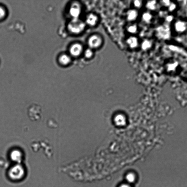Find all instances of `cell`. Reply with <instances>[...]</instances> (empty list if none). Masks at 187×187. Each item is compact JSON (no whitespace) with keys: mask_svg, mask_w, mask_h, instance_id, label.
<instances>
[{"mask_svg":"<svg viewBox=\"0 0 187 187\" xmlns=\"http://www.w3.org/2000/svg\"><path fill=\"white\" fill-rule=\"evenodd\" d=\"M150 45V43L148 41H144L142 43V48L144 50H146V49L149 47Z\"/></svg>","mask_w":187,"mask_h":187,"instance_id":"5bb4252c","label":"cell"},{"mask_svg":"<svg viewBox=\"0 0 187 187\" xmlns=\"http://www.w3.org/2000/svg\"><path fill=\"white\" fill-rule=\"evenodd\" d=\"M134 5L137 8H139L141 6V2L140 1H136L134 2Z\"/></svg>","mask_w":187,"mask_h":187,"instance_id":"e0dca14e","label":"cell"},{"mask_svg":"<svg viewBox=\"0 0 187 187\" xmlns=\"http://www.w3.org/2000/svg\"><path fill=\"white\" fill-rule=\"evenodd\" d=\"M85 23L78 19H73L69 23V30L74 34H79L84 30Z\"/></svg>","mask_w":187,"mask_h":187,"instance_id":"7a4b0ae2","label":"cell"},{"mask_svg":"<svg viewBox=\"0 0 187 187\" xmlns=\"http://www.w3.org/2000/svg\"><path fill=\"white\" fill-rule=\"evenodd\" d=\"M81 8L80 5L79 3H74L71 7L70 12L71 16L73 19H78L80 15Z\"/></svg>","mask_w":187,"mask_h":187,"instance_id":"277c9868","label":"cell"},{"mask_svg":"<svg viewBox=\"0 0 187 187\" xmlns=\"http://www.w3.org/2000/svg\"><path fill=\"white\" fill-rule=\"evenodd\" d=\"M126 178L128 184H130L135 182L136 180V176L133 172H129L126 174Z\"/></svg>","mask_w":187,"mask_h":187,"instance_id":"9c48e42d","label":"cell"},{"mask_svg":"<svg viewBox=\"0 0 187 187\" xmlns=\"http://www.w3.org/2000/svg\"><path fill=\"white\" fill-rule=\"evenodd\" d=\"M119 187H132L128 183H123L120 185Z\"/></svg>","mask_w":187,"mask_h":187,"instance_id":"ac0fdd59","label":"cell"},{"mask_svg":"<svg viewBox=\"0 0 187 187\" xmlns=\"http://www.w3.org/2000/svg\"><path fill=\"white\" fill-rule=\"evenodd\" d=\"M5 12L4 9L0 7V19H3L5 17Z\"/></svg>","mask_w":187,"mask_h":187,"instance_id":"9a60e30c","label":"cell"},{"mask_svg":"<svg viewBox=\"0 0 187 187\" xmlns=\"http://www.w3.org/2000/svg\"><path fill=\"white\" fill-rule=\"evenodd\" d=\"M85 57L87 58H90L93 55V52L90 49H87L85 53Z\"/></svg>","mask_w":187,"mask_h":187,"instance_id":"4fadbf2b","label":"cell"},{"mask_svg":"<svg viewBox=\"0 0 187 187\" xmlns=\"http://www.w3.org/2000/svg\"><path fill=\"white\" fill-rule=\"evenodd\" d=\"M8 174L9 177L13 180H19L24 177L25 169L20 164H17L10 168Z\"/></svg>","mask_w":187,"mask_h":187,"instance_id":"6da1fadb","label":"cell"},{"mask_svg":"<svg viewBox=\"0 0 187 187\" xmlns=\"http://www.w3.org/2000/svg\"><path fill=\"white\" fill-rule=\"evenodd\" d=\"M150 15L148 13H145L143 14V19H144L145 21H148L150 19Z\"/></svg>","mask_w":187,"mask_h":187,"instance_id":"2e32d148","label":"cell"},{"mask_svg":"<svg viewBox=\"0 0 187 187\" xmlns=\"http://www.w3.org/2000/svg\"><path fill=\"white\" fill-rule=\"evenodd\" d=\"M98 21V17L97 16L93 14L89 15L86 19L87 24L90 26H93L95 25Z\"/></svg>","mask_w":187,"mask_h":187,"instance_id":"52a82bcc","label":"cell"},{"mask_svg":"<svg viewBox=\"0 0 187 187\" xmlns=\"http://www.w3.org/2000/svg\"><path fill=\"white\" fill-rule=\"evenodd\" d=\"M127 42L130 48H136L138 45L137 39L135 37H131L129 38Z\"/></svg>","mask_w":187,"mask_h":187,"instance_id":"ba28073f","label":"cell"},{"mask_svg":"<svg viewBox=\"0 0 187 187\" xmlns=\"http://www.w3.org/2000/svg\"><path fill=\"white\" fill-rule=\"evenodd\" d=\"M137 12L135 10H130L128 12L127 19L129 21L135 20L137 16Z\"/></svg>","mask_w":187,"mask_h":187,"instance_id":"30bf717a","label":"cell"},{"mask_svg":"<svg viewBox=\"0 0 187 187\" xmlns=\"http://www.w3.org/2000/svg\"><path fill=\"white\" fill-rule=\"evenodd\" d=\"M83 47L79 43H75L72 45L70 49V54L74 56H78L82 52Z\"/></svg>","mask_w":187,"mask_h":187,"instance_id":"5b68a950","label":"cell"},{"mask_svg":"<svg viewBox=\"0 0 187 187\" xmlns=\"http://www.w3.org/2000/svg\"><path fill=\"white\" fill-rule=\"evenodd\" d=\"M11 158L12 161L17 162V164H19L22 159V156L19 152L14 151L12 152L11 155Z\"/></svg>","mask_w":187,"mask_h":187,"instance_id":"8992f818","label":"cell"},{"mask_svg":"<svg viewBox=\"0 0 187 187\" xmlns=\"http://www.w3.org/2000/svg\"><path fill=\"white\" fill-rule=\"evenodd\" d=\"M102 40L99 36L94 35L90 37L88 40V43L90 48L94 49L99 47L102 44Z\"/></svg>","mask_w":187,"mask_h":187,"instance_id":"3957f363","label":"cell"},{"mask_svg":"<svg viewBox=\"0 0 187 187\" xmlns=\"http://www.w3.org/2000/svg\"><path fill=\"white\" fill-rule=\"evenodd\" d=\"M137 26L135 25H132L130 26L128 28V32L132 33H134L137 31Z\"/></svg>","mask_w":187,"mask_h":187,"instance_id":"7c38bea8","label":"cell"},{"mask_svg":"<svg viewBox=\"0 0 187 187\" xmlns=\"http://www.w3.org/2000/svg\"><path fill=\"white\" fill-rule=\"evenodd\" d=\"M59 61L62 64L67 65L70 62L71 58L68 56L64 54L60 57Z\"/></svg>","mask_w":187,"mask_h":187,"instance_id":"8fae6325","label":"cell"}]
</instances>
